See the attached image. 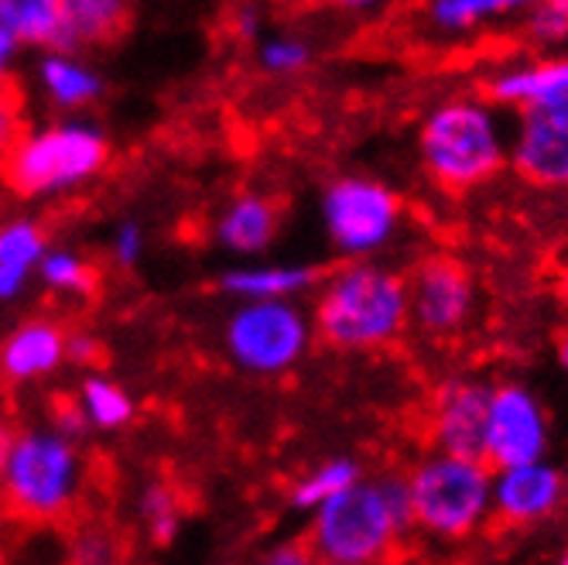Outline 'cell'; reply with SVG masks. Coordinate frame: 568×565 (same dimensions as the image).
I'll return each mask as SVG.
<instances>
[{
    "instance_id": "1",
    "label": "cell",
    "mask_w": 568,
    "mask_h": 565,
    "mask_svg": "<svg viewBox=\"0 0 568 565\" xmlns=\"http://www.w3.org/2000/svg\"><path fill=\"white\" fill-rule=\"evenodd\" d=\"M412 528V494L408 476H374L356 480L312 511V558L329 565H371L387 558L404 532Z\"/></svg>"
},
{
    "instance_id": "2",
    "label": "cell",
    "mask_w": 568,
    "mask_h": 565,
    "mask_svg": "<svg viewBox=\"0 0 568 565\" xmlns=\"http://www.w3.org/2000/svg\"><path fill=\"white\" fill-rule=\"evenodd\" d=\"M408 278L374 258L339 268L315 305V333L343 353L381 350L408 330Z\"/></svg>"
},
{
    "instance_id": "3",
    "label": "cell",
    "mask_w": 568,
    "mask_h": 565,
    "mask_svg": "<svg viewBox=\"0 0 568 565\" xmlns=\"http://www.w3.org/2000/svg\"><path fill=\"white\" fill-rule=\"evenodd\" d=\"M425 175L445 192H466L490 182L510 158V131L497 103L456 97L432 107L418 128Z\"/></svg>"
},
{
    "instance_id": "4",
    "label": "cell",
    "mask_w": 568,
    "mask_h": 565,
    "mask_svg": "<svg viewBox=\"0 0 568 565\" xmlns=\"http://www.w3.org/2000/svg\"><path fill=\"white\" fill-rule=\"evenodd\" d=\"M110 158V138L90 120H55V124L21 131L8 158L0 161V179L24 199L62 195L93 182Z\"/></svg>"
},
{
    "instance_id": "5",
    "label": "cell",
    "mask_w": 568,
    "mask_h": 565,
    "mask_svg": "<svg viewBox=\"0 0 568 565\" xmlns=\"http://www.w3.org/2000/svg\"><path fill=\"white\" fill-rule=\"evenodd\" d=\"M412 528L435 542H463L494 517V466L435 450L408 473Z\"/></svg>"
},
{
    "instance_id": "6",
    "label": "cell",
    "mask_w": 568,
    "mask_h": 565,
    "mask_svg": "<svg viewBox=\"0 0 568 565\" xmlns=\"http://www.w3.org/2000/svg\"><path fill=\"white\" fill-rule=\"evenodd\" d=\"M83 487V456L75 438L59 428H31L11 435L0 466V497L31 521H52L65 514Z\"/></svg>"
},
{
    "instance_id": "7",
    "label": "cell",
    "mask_w": 568,
    "mask_h": 565,
    "mask_svg": "<svg viewBox=\"0 0 568 565\" xmlns=\"http://www.w3.org/2000/svg\"><path fill=\"white\" fill-rule=\"evenodd\" d=\"M315 336V319L295 299L240 302L226 319L223 343L240 371L277 377L298 367Z\"/></svg>"
},
{
    "instance_id": "8",
    "label": "cell",
    "mask_w": 568,
    "mask_h": 565,
    "mask_svg": "<svg viewBox=\"0 0 568 565\" xmlns=\"http://www.w3.org/2000/svg\"><path fill=\"white\" fill-rule=\"evenodd\" d=\"M322 226L329 244L346 261H367L384 254L404 220V206L397 192L367 175H343L322 192Z\"/></svg>"
},
{
    "instance_id": "9",
    "label": "cell",
    "mask_w": 568,
    "mask_h": 565,
    "mask_svg": "<svg viewBox=\"0 0 568 565\" xmlns=\"http://www.w3.org/2000/svg\"><path fill=\"white\" fill-rule=\"evenodd\" d=\"M548 415L545 405L524 384H497L490 387L483 425V460L494 470L517 466L548 456Z\"/></svg>"
},
{
    "instance_id": "10",
    "label": "cell",
    "mask_w": 568,
    "mask_h": 565,
    "mask_svg": "<svg viewBox=\"0 0 568 565\" xmlns=\"http://www.w3.org/2000/svg\"><path fill=\"white\" fill-rule=\"evenodd\" d=\"M412 322L432 340H449L466 330L476 309V281L456 258H428L408 278Z\"/></svg>"
},
{
    "instance_id": "11",
    "label": "cell",
    "mask_w": 568,
    "mask_h": 565,
    "mask_svg": "<svg viewBox=\"0 0 568 565\" xmlns=\"http://www.w3.org/2000/svg\"><path fill=\"white\" fill-rule=\"evenodd\" d=\"M510 169L531 185H568V103L517 110L510 134Z\"/></svg>"
},
{
    "instance_id": "12",
    "label": "cell",
    "mask_w": 568,
    "mask_h": 565,
    "mask_svg": "<svg viewBox=\"0 0 568 565\" xmlns=\"http://www.w3.org/2000/svg\"><path fill=\"white\" fill-rule=\"evenodd\" d=\"M565 501V476L545 460L494 470V514L510 528L548 521Z\"/></svg>"
},
{
    "instance_id": "13",
    "label": "cell",
    "mask_w": 568,
    "mask_h": 565,
    "mask_svg": "<svg viewBox=\"0 0 568 565\" xmlns=\"http://www.w3.org/2000/svg\"><path fill=\"white\" fill-rule=\"evenodd\" d=\"M490 405V384L476 377L445 381L432 405V442L435 450L483 460V425Z\"/></svg>"
},
{
    "instance_id": "14",
    "label": "cell",
    "mask_w": 568,
    "mask_h": 565,
    "mask_svg": "<svg viewBox=\"0 0 568 565\" xmlns=\"http://www.w3.org/2000/svg\"><path fill=\"white\" fill-rule=\"evenodd\" d=\"M486 100L507 110L558 107L568 103V56L517 62L486 79Z\"/></svg>"
},
{
    "instance_id": "15",
    "label": "cell",
    "mask_w": 568,
    "mask_h": 565,
    "mask_svg": "<svg viewBox=\"0 0 568 565\" xmlns=\"http://www.w3.org/2000/svg\"><path fill=\"white\" fill-rule=\"evenodd\" d=\"M69 336L55 326V322H28V326L14 330L0 350V371L8 381H42L55 374L65 356Z\"/></svg>"
},
{
    "instance_id": "16",
    "label": "cell",
    "mask_w": 568,
    "mask_h": 565,
    "mask_svg": "<svg viewBox=\"0 0 568 565\" xmlns=\"http://www.w3.org/2000/svg\"><path fill=\"white\" fill-rule=\"evenodd\" d=\"M281 216L277 206L261 192H243L220 213L216 240L220 248L236 258H261L277 236Z\"/></svg>"
},
{
    "instance_id": "17",
    "label": "cell",
    "mask_w": 568,
    "mask_h": 565,
    "mask_svg": "<svg viewBox=\"0 0 568 565\" xmlns=\"http://www.w3.org/2000/svg\"><path fill=\"white\" fill-rule=\"evenodd\" d=\"M34 75L45 100L59 110H83L103 97V75L69 49H45Z\"/></svg>"
},
{
    "instance_id": "18",
    "label": "cell",
    "mask_w": 568,
    "mask_h": 565,
    "mask_svg": "<svg viewBox=\"0 0 568 565\" xmlns=\"http://www.w3.org/2000/svg\"><path fill=\"white\" fill-rule=\"evenodd\" d=\"M318 268L312 264H240L220 278V289L236 302L257 299H298L315 289Z\"/></svg>"
},
{
    "instance_id": "19",
    "label": "cell",
    "mask_w": 568,
    "mask_h": 565,
    "mask_svg": "<svg viewBox=\"0 0 568 565\" xmlns=\"http://www.w3.org/2000/svg\"><path fill=\"white\" fill-rule=\"evenodd\" d=\"M49 251L45 230L34 220H11L0 226V302H14L28 281L38 274V264H42Z\"/></svg>"
},
{
    "instance_id": "20",
    "label": "cell",
    "mask_w": 568,
    "mask_h": 565,
    "mask_svg": "<svg viewBox=\"0 0 568 565\" xmlns=\"http://www.w3.org/2000/svg\"><path fill=\"white\" fill-rule=\"evenodd\" d=\"M538 0H428L425 21L438 34H466L479 24L527 14Z\"/></svg>"
},
{
    "instance_id": "21",
    "label": "cell",
    "mask_w": 568,
    "mask_h": 565,
    "mask_svg": "<svg viewBox=\"0 0 568 565\" xmlns=\"http://www.w3.org/2000/svg\"><path fill=\"white\" fill-rule=\"evenodd\" d=\"M128 0H62V18H65V34L69 49L83 46H103L116 38L128 24Z\"/></svg>"
},
{
    "instance_id": "22",
    "label": "cell",
    "mask_w": 568,
    "mask_h": 565,
    "mask_svg": "<svg viewBox=\"0 0 568 565\" xmlns=\"http://www.w3.org/2000/svg\"><path fill=\"white\" fill-rule=\"evenodd\" d=\"M0 11L18 31L24 46L34 49H69L62 0H0ZM72 52V49H69Z\"/></svg>"
},
{
    "instance_id": "23",
    "label": "cell",
    "mask_w": 568,
    "mask_h": 565,
    "mask_svg": "<svg viewBox=\"0 0 568 565\" xmlns=\"http://www.w3.org/2000/svg\"><path fill=\"white\" fill-rule=\"evenodd\" d=\"M363 476V466L353 460V456H333L326 463H318L315 470H308L295 487H292V504L298 511H315L322 507L326 501H333L336 494H343L346 487H353V483Z\"/></svg>"
},
{
    "instance_id": "24",
    "label": "cell",
    "mask_w": 568,
    "mask_h": 565,
    "mask_svg": "<svg viewBox=\"0 0 568 565\" xmlns=\"http://www.w3.org/2000/svg\"><path fill=\"white\" fill-rule=\"evenodd\" d=\"M75 405H79V412L87 415L90 428H103V432L124 428L134 418L131 394L110 377H87L83 387H79Z\"/></svg>"
},
{
    "instance_id": "25",
    "label": "cell",
    "mask_w": 568,
    "mask_h": 565,
    "mask_svg": "<svg viewBox=\"0 0 568 565\" xmlns=\"http://www.w3.org/2000/svg\"><path fill=\"white\" fill-rule=\"evenodd\" d=\"M38 278H42L52 292H62V295H83L97 281L93 268L72 251H45L42 264H38Z\"/></svg>"
},
{
    "instance_id": "26",
    "label": "cell",
    "mask_w": 568,
    "mask_h": 565,
    "mask_svg": "<svg viewBox=\"0 0 568 565\" xmlns=\"http://www.w3.org/2000/svg\"><path fill=\"white\" fill-rule=\"evenodd\" d=\"M257 59L274 75H295L312 62V46L305 42V38H295V34H271L261 42Z\"/></svg>"
},
{
    "instance_id": "27",
    "label": "cell",
    "mask_w": 568,
    "mask_h": 565,
    "mask_svg": "<svg viewBox=\"0 0 568 565\" xmlns=\"http://www.w3.org/2000/svg\"><path fill=\"white\" fill-rule=\"evenodd\" d=\"M524 21H527V34H531L538 46L568 42V11L558 8L555 0H538V4L524 14Z\"/></svg>"
},
{
    "instance_id": "28",
    "label": "cell",
    "mask_w": 568,
    "mask_h": 565,
    "mask_svg": "<svg viewBox=\"0 0 568 565\" xmlns=\"http://www.w3.org/2000/svg\"><path fill=\"white\" fill-rule=\"evenodd\" d=\"M141 517L148 521L151 538H154L158 545L172 542L175 532H179V507H175V497H172L169 491H161V487L148 491V497H144V504H141Z\"/></svg>"
},
{
    "instance_id": "29",
    "label": "cell",
    "mask_w": 568,
    "mask_h": 565,
    "mask_svg": "<svg viewBox=\"0 0 568 565\" xmlns=\"http://www.w3.org/2000/svg\"><path fill=\"white\" fill-rule=\"evenodd\" d=\"M110 254L120 268H138V261L144 258V230L134 220H124L113 230L110 240Z\"/></svg>"
},
{
    "instance_id": "30",
    "label": "cell",
    "mask_w": 568,
    "mask_h": 565,
    "mask_svg": "<svg viewBox=\"0 0 568 565\" xmlns=\"http://www.w3.org/2000/svg\"><path fill=\"white\" fill-rule=\"evenodd\" d=\"M21 103L18 97L8 90V87H0V161L8 158L11 144L21 138Z\"/></svg>"
},
{
    "instance_id": "31",
    "label": "cell",
    "mask_w": 568,
    "mask_h": 565,
    "mask_svg": "<svg viewBox=\"0 0 568 565\" xmlns=\"http://www.w3.org/2000/svg\"><path fill=\"white\" fill-rule=\"evenodd\" d=\"M24 49V42L18 38V31L11 28V21L0 11V87H8V79L14 72V62H18V52Z\"/></svg>"
},
{
    "instance_id": "32",
    "label": "cell",
    "mask_w": 568,
    "mask_h": 565,
    "mask_svg": "<svg viewBox=\"0 0 568 565\" xmlns=\"http://www.w3.org/2000/svg\"><path fill=\"white\" fill-rule=\"evenodd\" d=\"M65 356L72 360V363H97V356H100V343L93 340V336H72L69 343H65Z\"/></svg>"
},
{
    "instance_id": "33",
    "label": "cell",
    "mask_w": 568,
    "mask_h": 565,
    "mask_svg": "<svg viewBox=\"0 0 568 565\" xmlns=\"http://www.w3.org/2000/svg\"><path fill=\"white\" fill-rule=\"evenodd\" d=\"M308 558L312 555H305V548H298V545H281L267 555V562H274V565H302Z\"/></svg>"
},
{
    "instance_id": "34",
    "label": "cell",
    "mask_w": 568,
    "mask_h": 565,
    "mask_svg": "<svg viewBox=\"0 0 568 565\" xmlns=\"http://www.w3.org/2000/svg\"><path fill=\"white\" fill-rule=\"evenodd\" d=\"M257 31H261L257 14H254V11H243V14H240V34H243V38H254Z\"/></svg>"
},
{
    "instance_id": "35",
    "label": "cell",
    "mask_w": 568,
    "mask_h": 565,
    "mask_svg": "<svg viewBox=\"0 0 568 565\" xmlns=\"http://www.w3.org/2000/svg\"><path fill=\"white\" fill-rule=\"evenodd\" d=\"M329 4L346 8V11H367V8H374V4H377V0H329Z\"/></svg>"
},
{
    "instance_id": "36",
    "label": "cell",
    "mask_w": 568,
    "mask_h": 565,
    "mask_svg": "<svg viewBox=\"0 0 568 565\" xmlns=\"http://www.w3.org/2000/svg\"><path fill=\"white\" fill-rule=\"evenodd\" d=\"M558 363H561V371L568 374V336L558 343Z\"/></svg>"
},
{
    "instance_id": "37",
    "label": "cell",
    "mask_w": 568,
    "mask_h": 565,
    "mask_svg": "<svg viewBox=\"0 0 568 565\" xmlns=\"http://www.w3.org/2000/svg\"><path fill=\"white\" fill-rule=\"evenodd\" d=\"M8 442H11L8 428H0V466H4V453H8Z\"/></svg>"
},
{
    "instance_id": "38",
    "label": "cell",
    "mask_w": 568,
    "mask_h": 565,
    "mask_svg": "<svg viewBox=\"0 0 568 565\" xmlns=\"http://www.w3.org/2000/svg\"><path fill=\"white\" fill-rule=\"evenodd\" d=\"M555 4H558V8H565V11H568V0H555Z\"/></svg>"
},
{
    "instance_id": "39",
    "label": "cell",
    "mask_w": 568,
    "mask_h": 565,
    "mask_svg": "<svg viewBox=\"0 0 568 565\" xmlns=\"http://www.w3.org/2000/svg\"><path fill=\"white\" fill-rule=\"evenodd\" d=\"M561 562H565V565H568V548H565V552H561Z\"/></svg>"
}]
</instances>
